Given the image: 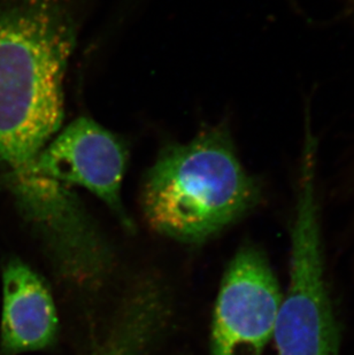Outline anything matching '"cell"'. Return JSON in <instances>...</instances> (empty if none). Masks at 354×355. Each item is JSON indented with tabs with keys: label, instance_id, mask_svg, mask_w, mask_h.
I'll return each instance as SVG.
<instances>
[{
	"label": "cell",
	"instance_id": "8992f818",
	"mask_svg": "<svg viewBox=\"0 0 354 355\" xmlns=\"http://www.w3.org/2000/svg\"><path fill=\"white\" fill-rule=\"evenodd\" d=\"M167 321V304L158 288H147L128 302L113 331L94 355H145Z\"/></svg>",
	"mask_w": 354,
	"mask_h": 355
},
{
	"label": "cell",
	"instance_id": "277c9868",
	"mask_svg": "<svg viewBox=\"0 0 354 355\" xmlns=\"http://www.w3.org/2000/svg\"><path fill=\"white\" fill-rule=\"evenodd\" d=\"M282 297L264 253L244 246L224 274L214 309L212 355H260L274 335Z\"/></svg>",
	"mask_w": 354,
	"mask_h": 355
},
{
	"label": "cell",
	"instance_id": "5b68a950",
	"mask_svg": "<svg viewBox=\"0 0 354 355\" xmlns=\"http://www.w3.org/2000/svg\"><path fill=\"white\" fill-rule=\"evenodd\" d=\"M0 355L47 349L57 337V309L50 288L31 266L10 258L3 266Z\"/></svg>",
	"mask_w": 354,
	"mask_h": 355
},
{
	"label": "cell",
	"instance_id": "52a82bcc",
	"mask_svg": "<svg viewBox=\"0 0 354 355\" xmlns=\"http://www.w3.org/2000/svg\"><path fill=\"white\" fill-rule=\"evenodd\" d=\"M352 1H353V3H354V0H352Z\"/></svg>",
	"mask_w": 354,
	"mask_h": 355
},
{
	"label": "cell",
	"instance_id": "3957f363",
	"mask_svg": "<svg viewBox=\"0 0 354 355\" xmlns=\"http://www.w3.org/2000/svg\"><path fill=\"white\" fill-rule=\"evenodd\" d=\"M315 150V138L307 130L291 229L290 284L273 335L278 355H338L339 349L324 276Z\"/></svg>",
	"mask_w": 354,
	"mask_h": 355
},
{
	"label": "cell",
	"instance_id": "7a4b0ae2",
	"mask_svg": "<svg viewBox=\"0 0 354 355\" xmlns=\"http://www.w3.org/2000/svg\"><path fill=\"white\" fill-rule=\"evenodd\" d=\"M261 193L221 124L161 150L144 176L141 205L154 232L201 244L252 211Z\"/></svg>",
	"mask_w": 354,
	"mask_h": 355
},
{
	"label": "cell",
	"instance_id": "6da1fadb",
	"mask_svg": "<svg viewBox=\"0 0 354 355\" xmlns=\"http://www.w3.org/2000/svg\"><path fill=\"white\" fill-rule=\"evenodd\" d=\"M84 0H0V178L27 175L60 130Z\"/></svg>",
	"mask_w": 354,
	"mask_h": 355
}]
</instances>
